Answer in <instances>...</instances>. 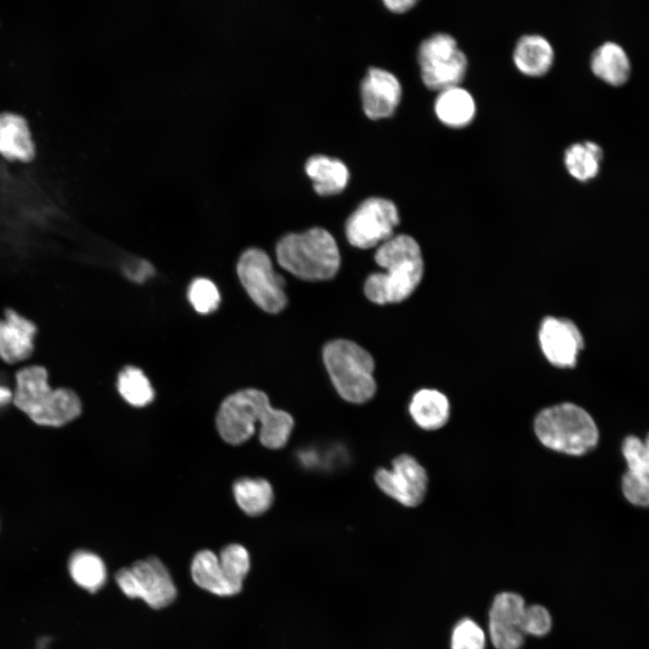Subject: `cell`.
I'll return each mask as SVG.
<instances>
[{"label": "cell", "instance_id": "44dd1931", "mask_svg": "<svg viewBox=\"0 0 649 649\" xmlns=\"http://www.w3.org/2000/svg\"><path fill=\"white\" fill-rule=\"evenodd\" d=\"M469 69V59L461 49L453 56L419 67L423 84L434 91L461 86Z\"/></svg>", "mask_w": 649, "mask_h": 649}, {"label": "cell", "instance_id": "8fae6325", "mask_svg": "<svg viewBox=\"0 0 649 649\" xmlns=\"http://www.w3.org/2000/svg\"><path fill=\"white\" fill-rule=\"evenodd\" d=\"M526 604L514 591H501L492 599L488 619L489 637L495 649H520L525 641L522 619Z\"/></svg>", "mask_w": 649, "mask_h": 649}, {"label": "cell", "instance_id": "ba28073f", "mask_svg": "<svg viewBox=\"0 0 649 649\" xmlns=\"http://www.w3.org/2000/svg\"><path fill=\"white\" fill-rule=\"evenodd\" d=\"M237 274L247 294L262 310L277 314L285 307V279L273 270L270 258L263 251H245L238 261Z\"/></svg>", "mask_w": 649, "mask_h": 649}, {"label": "cell", "instance_id": "3957f363", "mask_svg": "<svg viewBox=\"0 0 649 649\" xmlns=\"http://www.w3.org/2000/svg\"><path fill=\"white\" fill-rule=\"evenodd\" d=\"M276 255L283 269L306 280L329 279L340 267L334 238L319 227L286 235L279 242Z\"/></svg>", "mask_w": 649, "mask_h": 649}, {"label": "cell", "instance_id": "5bb4252c", "mask_svg": "<svg viewBox=\"0 0 649 649\" xmlns=\"http://www.w3.org/2000/svg\"><path fill=\"white\" fill-rule=\"evenodd\" d=\"M622 452L627 464L622 479L623 493L630 503L649 507V434L644 441L627 436Z\"/></svg>", "mask_w": 649, "mask_h": 649}, {"label": "cell", "instance_id": "e0dca14e", "mask_svg": "<svg viewBox=\"0 0 649 649\" xmlns=\"http://www.w3.org/2000/svg\"><path fill=\"white\" fill-rule=\"evenodd\" d=\"M555 51L551 41L539 33L521 35L513 47L512 61L516 70L528 78H541L553 68Z\"/></svg>", "mask_w": 649, "mask_h": 649}, {"label": "cell", "instance_id": "d6986e66", "mask_svg": "<svg viewBox=\"0 0 649 649\" xmlns=\"http://www.w3.org/2000/svg\"><path fill=\"white\" fill-rule=\"evenodd\" d=\"M190 572L192 580L199 588L215 595L231 597L242 590L228 580L218 555L210 550H201L195 554Z\"/></svg>", "mask_w": 649, "mask_h": 649}, {"label": "cell", "instance_id": "ac0fdd59", "mask_svg": "<svg viewBox=\"0 0 649 649\" xmlns=\"http://www.w3.org/2000/svg\"><path fill=\"white\" fill-rule=\"evenodd\" d=\"M477 102L473 95L462 86L437 92L434 113L437 120L453 130L469 126L477 115Z\"/></svg>", "mask_w": 649, "mask_h": 649}, {"label": "cell", "instance_id": "30bf717a", "mask_svg": "<svg viewBox=\"0 0 649 649\" xmlns=\"http://www.w3.org/2000/svg\"><path fill=\"white\" fill-rule=\"evenodd\" d=\"M375 480L384 493L407 507L419 505L426 492V472L419 462L408 454L397 457L390 470L379 469Z\"/></svg>", "mask_w": 649, "mask_h": 649}, {"label": "cell", "instance_id": "4fadbf2b", "mask_svg": "<svg viewBox=\"0 0 649 649\" xmlns=\"http://www.w3.org/2000/svg\"><path fill=\"white\" fill-rule=\"evenodd\" d=\"M402 96V86L391 72L370 68L361 84V97L365 114L378 120L391 116Z\"/></svg>", "mask_w": 649, "mask_h": 649}, {"label": "cell", "instance_id": "9c48e42d", "mask_svg": "<svg viewBox=\"0 0 649 649\" xmlns=\"http://www.w3.org/2000/svg\"><path fill=\"white\" fill-rule=\"evenodd\" d=\"M398 223V211L392 201L370 197L349 216L345 233L352 246L370 249L392 238Z\"/></svg>", "mask_w": 649, "mask_h": 649}, {"label": "cell", "instance_id": "6da1fadb", "mask_svg": "<svg viewBox=\"0 0 649 649\" xmlns=\"http://www.w3.org/2000/svg\"><path fill=\"white\" fill-rule=\"evenodd\" d=\"M375 261L384 272L370 274L364 284L365 296L376 304L398 303L407 298L424 274L420 246L407 234L394 235L380 244Z\"/></svg>", "mask_w": 649, "mask_h": 649}, {"label": "cell", "instance_id": "f546056e", "mask_svg": "<svg viewBox=\"0 0 649 649\" xmlns=\"http://www.w3.org/2000/svg\"><path fill=\"white\" fill-rule=\"evenodd\" d=\"M461 48L454 36L445 32H434L421 41L417 49L419 67L453 56Z\"/></svg>", "mask_w": 649, "mask_h": 649}, {"label": "cell", "instance_id": "4316f807", "mask_svg": "<svg viewBox=\"0 0 649 649\" xmlns=\"http://www.w3.org/2000/svg\"><path fill=\"white\" fill-rule=\"evenodd\" d=\"M116 386L122 398L133 407L147 406L154 398V390L149 379L137 367H124L118 374Z\"/></svg>", "mask_w": 649, "mask_h": 649}, {"label": "cell", "instance_id": "52a82bcc", "mask_svg": "<svg viewBox=\"0 0 649 649\" xmlns=\"http://www.w3.org/2000/svg\"><path fill=\"white\" fill-rule=\"evenodd\" d=\"M271 408L263 391L255 388L239 390L221 403L215 418L216 429L224 442L241 444L251 438L256 424L261 425Z\"/></svg>", "mask_w": 649, "mask_h": 649}, {"label": "cell", "instance_id": "cb8c5ba5", "mask_svg": "<svg viewBox=\"0 0 649 649\" xmlns=\"http://www.w3.org/2000/svg\"><path fill=\"white\" fill-rule=\"evenodd\" d=\"M602 157L603 151L598 143L584 141L570 144L563 152L562 161L572 178L585 182L598 175Z\"/></svg>", "mask_w": 649, "mask_h": 649}, {"label": "cell", "instance_id": "8992f818", "mask_svg": "<svg viewBox=\"0 0 649 649\" xmlns=\"http://www.w3.org/2000/svg\"><path fill=\"white\" fill-rule=\"evenodd\" d=\"M114 579L125 596L141 599L154 609L168 607L177 597V588L169 570L153 555L118 570Z\"/></svg>", "mask_w": 649, "mask_h": 649}, {"label": "cell", "instance_id": "7a4b0ae2", "mask_svg": "<svg viewBox=\"0 0 649 649\" xmlns=\"http://www.w3.org/2000/svg\"><path fill=\"white\" fill-rule=\"evenodd\" d=\"M13 402L40 425L61 426L81 413L78 396L67 388H52L47 370L36 364L16 372Z\"/></svg>", "mask_w": 649, "mask_h": 649}, {"label": "cell", "instance_id": "7402d4cb", "mask_svg": "<svg viewBox=\"0 0 649 649\" xmlns=\"http://www.w3.org/2000/svg\"><path fill=\"white\" fill-rule=\"evenodd\" d=\"M592 72L610 85L625 83L630 74L629 58L621 45L605 41L594 50L590 56Z\"/></svg>", "mask_w": 649, "mask_h": 649}, {"label": "cell", "instance_id": "9a60e30c", "mask_svg": "<svg viewBox=\"0 0 649 649\" xmlns=\"http://www.w3.org/2000/svg\"><path fill=\"white\" fill-rule=\"evenodd\" d=\"M36 324L14 308L0 317V360L14 364L29 359L34 352Z\"/></svg>", "mask_w": 649, "mask_h": 649}, {"label": "cell", "instance_id": "d6a6232c", "mask_svg": "<svg viewBox=\"0 0 649 649\" xmlns=\"http://www.w3.org/2000/svg\"><path fill=\"white\" fill-rule=\"evenodd\" d=\"M552 627L553 618L545 607L539 604L526 605L522 619L525 635L542 637L548 635Z\"/></svg>", "mask_w": 649, "mask_h": 649}, {"label": "cell", "instance_id": "d590c367", "mask_svg": "<svg viewBox=\"0 0 649 649\" xmlns=\"http://www.w3.org/2000/svg\"><path fill=\"white\" fill-rule=\"evenodd\" d=\"M14 398V392L7 387L0 384V407L8 405Z\"/></svg>", "mask_w": 649, "mask_h": 649}, {"label": "cell", "instance_id": "e575fe53", "mask_svg": "<svg viewBox=\"0 0 649 649\" xmlns=\"http://www.w3.org/2000/svg\"><path fill=\"white\" fill-rule=\"evenodd\" d=\"M383 3L388 9L394 13H405L417 2L416 0H385Z\"/></svg>", "mask_w": 649, "mask_h": 649}, {"label": "cell", "instance_id": "f1b7e54d", "mask_svg": "<svg viewBox=\"0 0 649 649\" xmlns=\"http://www.w3.org/2000/svg\"><path fill=\"white\" fill-rule=\"evenodd\" d=\"M218 558L228 580L242 589L243 580L251 569L248 550L242 544H230L221 550Z\"/></svg>", "mask_w": 649, "mask_h": 649}, {"label": "cell", "instance_id": "1f68e13d", "mask_svg": "<svg viewBox=\"0 0 649 649\" xmlns=\"http://www.w3.org/2000/svg\"><path fill=\"white\" fill-rule=\"evenodd\" d=\"M187 298L193 308L201 315L215 311L221 300L215 284L206 278H197L191 282L187 290Z\"/></svg>", "mask_w": 649, "mask_h": 649}, {"label": "cell", "instance_id": "ffe728a7", "mask_svg": "<svg viewBox=\"0 0 649 649\" xmlns=\"http://www.w3.org/2000/svg\"><path fill=\"white\" fill-rule=\"evenodd\" d=\"M305 170L313 182L315 191L321 196L340 193L350 178L348 168L342 160L320 154L306 160Z\"/></svg>", "mask_w": 649, "mask_h": 649}, {"label": "cell", "instance_id": "277c9868", "mask_svg": "<svg viewBox=\"0 0 649 649\" xmlns=\"http://www.w3.org/2000/svg\"><path fill=\"white\" fill-rule=\"evenodd\" d=\"M535 431L546 447L573 455L589 452L599 440V431L592 417L571 403L541 411L535 420Z\"/></svg>", "mask_w": 649, "mask_h": 649}, {"label": "cell", "instance_id": "d4e9b609", "mask_svg": "<svg viewBox=\"0 0 649 649\" xmlns=\"http://www.w3.org/2000/svg\"><path fill=\"white\" fill-rule=\"evenodd\" d=\"M233 492L239 507L251 516L265 513L274 499L271 485L261 478L237 480L233 485Z\"/></svg>", "mask_w": 649, "mask_h": 649}, {"label": "cell", "instance_id": "603a6c76", "mask_svg": "<svg viewBox=\"0 0 649 649\" xmlns=\"http://www.w3.org/2000/svg\"><path fill=\"white\" fill-rule=\"evenodd\" d=\"M409 413L418 426L425 430H435L447 422L450 405L447 398L440 391L424 388L413 396Z\"/></svg>", "mask_w": 649, "mask_h": 649}, {"label": "cell", "instance_id": "83f0119b", "mask_svg": "<svg viewBox=\"0 0 649 649\" xmlns=\"http://www.w3.org/2000/svg\"><path fill=\"white\" fill-rule=\"evenodd\" d=\"M293 426L294 421L288 413L271 408L261 425V443L267 448H282L287 443Z\"/></svg>", "mask_w": 649, "mask_h": 649}, {"label": "cell", "instance_id": "5b68a950", "mask_svg": "<svg viewBox=\"0 0 649 649\" xmlns=\"http://www.w3.org/2000/svg\"><path fill=\"white\" fill-rule=\"evenodd\" d=\"M323 358L331 380L343 398L361 404L374 396V361L362 347L352 341L334 340L324 346Z\"/></svg>", "mask_w": 649, "mask_h": 649}, {"label": "cell", "instance_id": "7c38bea8", "mask_svg": "<svg viewBox=\"0 0 649 649\" xmlns=\"http://www.w3.org/2000/svg\"><path fill=\"white\" fill-rule=\"evenodd\" d=\"M538 340L545 358L560 368L574 367L583 348V337L577 325L562 317H545L540 325Z\"/></svg>", "mask_w": 649, "mask_h": 649}, {"label": "cell", "instance_id": "484cf974", "mask_svg": "<svg viewBox=\"0 0 649 649\" xmlns=\"http://www.w3.org/2000/svg\"><path fill=\"white\" fill-rule=\"evenodd\" d=\"M69 571L73 580L91 593L98 591L106 581L105 562L89 551L75 552L69 559Z\"/></svg>", "mask_w": 649, "mask_h": 649}, {"label": "cell", "instance_id": "2e32d148", "mask_svg": "<svg viewBox=\"0 0 649 649\" xmlns=\"http://www.w3.org/2000/svg\"><path fill=\"white\" fill-rule=\"evenodd\" d=\"M0 157L10 163L30 164L36 145L28 120L17 113H0Z\"/></svg>", "mask_w": 649, "mask_h": 649}, {"label": "cell", "instance_id": "4dcf8cb0", "mask_svg": "<svg viewBox=\"0 0 649 649\" xmlns=\"http://www.w3.org/2000/svg\"><path fill=\"white\" fill-rule=\"evenodd\" d=\"M486 633L474 619L462 617L453 626L450 636L451 649H486Z\"/></svg>", "mask_w": 649, "mask_h": 649}, {"label": "cell", "instance_id": "836d02e7", "mask_svg": "<svg viewBox=\"0 0 649 649\" xmlns=\"http://www.w3.org/2000/svg\"><path fill=\"white\" fill-rule=\"evenodd\" d=\"M124 275L132 281L142 283L154 275V268L151 262L143 259L127 261L123 268Z\"/></svg>", "mask_w": 649, "mask_h": 649}]
</instances>
